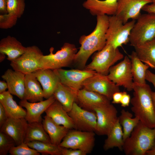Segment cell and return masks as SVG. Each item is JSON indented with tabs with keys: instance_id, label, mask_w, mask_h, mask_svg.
<instances>
[{
	"instance_id": "f35d334b",
	"label": "cell",
	"mask_w": 155,
	"mask_h": 155,
	"mask_svg": "<svg viewBox=\"0 0 155 155\" xmlns=\"http://www.w3.org/2000/svg\"><path fill=\"white\" fill-rule=\"evenodd\" d=\"M131 97L130 95L126 92H123L120 104L121 106L126 107L129 106L131 101Z\"/></svg>"
},
{
	"instance_id": "2e32d148",
	"label": "cell",
	"mask_w": 155,
	"mask_h": 155,
	"mask_svg": "<svg viewBox=\"0 0 155 155\" xmlns=\"http://www.w3.org/2000/svg\"><path fill=\"white\" fill-rule=\"evenodd\" d=\"M28 124L25 118H8L0 127V131L11 137L17 146L24 142Z\"/></svg>"
},
{
	"instance_id": "83f0119b",
	"label": "cell",
	"mask_w": 155,
	"mask_h": 155,
	"mask_svg": "<svg viewBox=\"0 0 155 155\" xmlns=\"http://www.w3.org/2000/svg\"><path fill=\"white\" fill-rule=\"evenodd\" d=\"M134 48L139 59L149 67L155 69V38Z\"/></svg>"
},
{
	"instance_id": "cb8c5ba5",
	"label": "cell",
	"mask_w": 155,
	"mask_h": 155,
	"mask_svg": "<svg viewBox=\"0 0 155 155\" xmlns=\"http://www.w3.org/2000/svg\"><path fill=\"white\" fill-rule=\"evenodd\" d=\"M26 47L24 46L15 37L10 36L2 39L0 41V53L7 55V59L10 61L23 54Z\"/></svg>"
},
{
	"instance_id": "681fc988",
	"label": "cell",
	"mask_w": 155,
	"mask_h": 155,
	"mask_svg": "<svg viewBox=\"0 0 155 155\" xmlns=\"http://www.w3.org/2000/svg\"><path fill=\"white\" fill-rule=\"evenodd\" d=\"M150 0L152 4L155 5V0Z\"/></svg>"
},
{
	"instance_id": "44dd1931",
	"label": "cell",
	"mask_w": 155,
	"mask_h": 155,
	"mask_svg": "<svg viewBox=\"0 0 155 155\" xmlns=\"http://www.w3.org/2000/svg\"><path fill=\"white\" fill-rule=\"evenodd\" d=\"M118 0H86L83 7L93 16L115 15Z\"/></svg>"
},
{
	"instance_id": "4fadbf2b",
	"label": "cell",
	"mask_w": 155,
	"mask_h": 155,
	"mask_svg": "<svg viewBox=\"0 0 155 155\" xmlns=\"http://www.w3.org/2000/svg\"><path fill=\"white\" fill-rule=\"evenodd\" d=\"M53 70L58 76L60 82L69 88L77 94L78 91L82 88L83 82L96 72L95 71L85 69L66 70L61 68Z\"/></svg>"
},
{
	"instance_id": "9c48e42d",
	"label": "cell",
	"mask_w": 155,
	"mask_h": 155,
	"mask_svg": "<svg viewBox=\"0 0 155 155\" xmlns=\"http://www.w3.org/2000/svg\"><path fill=\"white\" fill-rule=\"evenodd\" d=\"M43 55L38 46L33 45L27 47L23 54L11 61L10 65L13 70L25 74L32 73L41 69L40 59Z\"/></svg>"
},
{
	"instance_id": "277c9868",
	"label": "cell",
	"mask_w": 155,
	"mask_h": 155,
	"mask_svg": "<svg viewBox=\"0 0 155 155\" xmlns=\"http://www.w3.org/2000/svg\"><path fill=\"white\" fill-rule=\"evenodd\" d=\"M124 57L118 48L106 44L102 49L94 54L92 61L86 65L85 69L107 75L110 68Z\"/></svg>"
},
{
	"instance_id": "484cf974",
	"label": "cell",
	"mask_w": 155,
	"mask_h": 155,
	"mask_svg": "<svg viewBox=\"0 0 155 155\" xmlns=\"http://www.w3.org/2000/svg\"><path fill=\"white\" fill-rule=\"evenodd\" d=\"M0 103L4 107L8 118H25L26 111L17 103L8 91L0 94Z\"/></svg>"
},
{
	"instance_id": "836d02e7",
	"label": "cell",
	"mask_w": 155,
	"mask_h": 155,
	"mask_svg": "<svg viewBox=\"0 0 155 155\" xmlns=\"http://www.w3.org/2000/svg\"><path fill=\"white\" fill-rule=\"evenodd\" d=\"M25 8L24 0H7L8 13L14 15L19 18L24 13Z\"/></svg>"
},
{
	"instance_id": "e575fe53",
	"label": "cell",
	"mask_w": 155,
	"mask_h": 155,
	"mask_svg": "<svg viewBox=\"0 0 155 155\" xmlns=\"http://www.w3.org/2000/svg\"><path fill=\"white\" fill-rule=\"evenodd\" d=\"M14 140L7 134L0 131V155H7L10 149L16 146Z\"/></svg>"
},
{
	"instance_id": "1f68e13d",
	"label": "cell",
	"mask_w": 155,
	"mask_h": 155,
	"mask_svg": "<svg viewBox=\"0 0 155 155\" xmlns=\"http://www.w3.org/2000/svg\"><path fill=\"white\" fill-rule=\"evenodd\" d=\"M131 113L124 109L121 111L118 121L123 128V140L124 141L130 135L132 131L140 121L139 118L135 117L132 118Z\"/></svg>"
},
{
	"instance_id": "74e56055",
	"label": "cell",
	"mask_w": 155,
	"mask_h": 155,
	"mask_svg": "<svg viewBox=\"0 0 155 155\" xmlns=\"http://www.w3.org/2000/svg\"><path fill=\"white\" fill-rule=\"evenodd\" d=\"M86 154L80 150L63 148L62 155H86Z\"/></svg>"
},
{
	"instance_id": "8fae6325",
	"label": "cell",
	"mask_w": 155,
	"mask_h": 155,
	"mask_svg": "<svg viewBox=\"0 0 155 155\" xmlns=\"http://www.w3.org/2000/svg\"><path fill=\"white\" fill-rule=\"evenodd\" d=\"M97 120L95 133L98 135H107L118 119V112L111 103L97 107L93 110Z\"/></svg>"
},
{
	"instance_id": "5bb4252c",
	"label": "cell",
	"mask_w": 155,
	"mask_h": 155,
	"mask_svg": "<svg viewBox=\"0 0 155 155\" xmlns=\"http://www.w3.org/2000/svg\"><path fill=\"white\" fill-rule=\"evenodd\" d=\"M68 114L73 123L74 129L95 132L97 118L94 112L82 108L75 102Z\"/></svg>"
},
{
	"instance_id": "ba28073f",
	"label": "cell",
	"mask_w": 155,
	"mask_h": 155,
	"mask_svg": "<svg viewBox=\"0 0 155 155\" xmlns=\"http://www.w3.org/2000/svg\"><path fill=\"white\" fill-rule=\"evenodd\" d=\"M95 133L94 132L70 129L59 145L62 147L80 150L87 154L93 149Z\"/></svg>"
},
{
	"instance_id": "d6a6232c",
	"label": "cell",
	"mask_w": 155,
	"mask_h": 155,
	"mask_svg": "<svg viewBox=\"0 0 155 155\" xmlns=\"http://www.w3.org/2000/svg\"><path fill=\"white\" fill-rule=\"evenodd\" d=\"M27 144L30 148L43 155H62L64 148L51 143L39 141H32Z\"/></svg>"
},
{
	"instance_id": "4316f807",
	"label": "cell",
	"mask_w": 155,
	"mask_h": 155,
	"mask_svg": "<svg viewBox=\"0 0 155 155\" xmlns=\"http://www.w3.org/2000/svg\"><path fill=\"white\" fill-rule=\"evenodd\" d=\"M56 100L62 105L68 113L76 102L77 94L69 88L60 82L59 83L53 94Z\"/></svg>"
},
{
	"instance_id": "7a4b0ae2",
	"label": "cell",
	"mask_w": 155,
	"mask_h": 155,
	"mask_svg": "<svg viewBox=\"0 0 155 155\" xmlns=\"http://www.w3.org/2000/svg\"><path fill=\"white\" fill-rule=\"evenodd\" d=\"M133 96L130 102L132 111L135 117L147 126L155 128V112L152 97V90L146 83L139 84L133 82Z\"/></svg>"
},
{
	"instance_id": "6da1fadb",
	"label": "cell",
	"mask_w": 155,
	"mask_h": 155,
	"mask_svg": "<svg viewBox=\"0 0 155 155\" xmlns=\"http://www.w3.org/2000/svg\"><path fill=\"white\" fill-rule=\"evenodd\" d=\"M97 23L94 30L88 35L81 36L79 39L81 46L74 57L73 63L78 69H85L90 56L100 51L106 43V34L108 26V16H97Z\"/></svg>"
},
{
	"instance_id": "ab89813d",
	"label": "cell",
	"mask_w": 155,
	"mask_h": 155,
	"mask_svg": "<svg viewBox=\"0 0 155 155\" xmlns=\"http://www.w3.org/2000/svg\"><path fill=\"white\" fill-rule=\"evenodd\" d=\"M8 117L5 109L2 104L0 103V127L6 121Z\"/></svg>"
},
{
	"instance_id": "60d3db41",
	"label": "cell",
	"mask_w": 155,
	"mask_h": 155,
	"mask_svg": "<svg viewBox=\"0 0 155 155\" xmlns=\"http://www.w3.org/2000/svg\"><path fill=\"white\" fill-rule=\"evenodd\" d=\"M146 80L152 83L155 89V74L148 69L146 75Z\"/></svg>"
},
{
	"instance_id": "bcb514c9",
	"label": "cell",
	"mask_w": 155,
	"mask_h": 155,
	"mask_svg": "<svg viewBox=\"0 0 155 155\" xmlns=\"http://www.w3.org/2000/svg\"><path fill=\"white\" fill-rule=\"evenodd\" d=\"M147 155H155V144L146 153Z\"/></svg>"
},
{
	"instance_id": "7dc6e473",
	"label": "cell",
	"mask_w": 155,
	"mask_h": 155,
	"mask_svg": "<svg viewBox=\"0 0 155 155\" xmlns=\"http://www.w3.org/2000/svg\"><path fill=\"white\" fill-rule=\"evenodd\" d=\"M152 97L154 109L155 112V92H154L152 91Z\"/></svg>"
},
{
	"instance_id": "b9f144b4",
	"label": "cell",
	"mask_w": 155,
	"mask_h": 155,
	"mask_svg": "<svg viewBox=\"0 0 155 155\" xmlns=\"http://www.w3.org/2000/svg\"><path fill=\"white\" fill-rule=\"evenodd\" d=\"M123 92H118L114 93L112 97V103L113 104L120 103L121 99Z\"/></svg>"
},
{
	"instance_id": "d6986e66",
	"label": "cell",
	"mask_w": 155,
	"mask_h": 155,
	"mask_svg": "<svg viewBox=\"0 0 155 155\" xmlns=\"http://www.w3.org/2000/svg\"><path fill=\"white\" fill-rule=\"evenodd\" d=\"M33 73L42 86L44 98L47 99L53 95L60 82L54 71L50 69H41Z\"/></svg>"
},
{
	"instance_id": "7c38bea8",
	"label": "cell",
	"mask_w": 155,
	"mask_h": 155,
	"mask_svg": "<svg viewBox=\"0 0 155 155\" xmlns=\"http://www.w3.org/2000/svg\"><path fill=\"white\" fill-rule=\"evenodd\" d=\"M107 75L117 86H122L129 91L133 90V82L129 57L125 56L121 62L111 67Z\"/></svg>"
},
{
	"instance_id": "ac0fdd59",
	"label": "cell",
	"mask_w": 155,
	"mask_h": 155,
	"mask_svg": "<svg viewBox=\"0 0 155 155\" xmlns=\"http://www.w3.org/2000/svg\"><path fill=\"white\" fill-rule=\"evenodd\" d=\"M55 100L53 95L45 100L37 102H31L25 99L21 100L19 104L26 109L25 119L28 123H32L42 121L41 115Z\"/></svg>"
},
{
	"instance_id": "4dcf8cb0",
	"label": "cell",
	"mask_w": 155,
	"mask_h": 155,
	"mask_svg": "<svg viewBox=\"0 0 155 155\" xmlns=\"http://www.w3.org/2000/svg\"><path fill=\"white\" fill-rule=\"evenodd\" d=\"M129 58L133 82L141 84L146 83V73L149 67L139 59L135 51H132Z\"/></svg>"
},
{
	"instance_id": "c3c4849f",
	"label": "cell",
	"mask_w": 155,
	"mask_h": 155,
	"mask_svg": "<svg viewBox=\"0 0 155 155\" xmlns=\"http://www.w3.org/2000/svg\"><path fill=\"white\" fill-rule=\"evenodd\" d=\"M5 55L3 53H0V62H2L5 58Z\"/></svg>"
},
{
	"instance_id": "ee69618b",
	"label": "cell",
	"mask_w": 155,
	"mask_h": 155,
	"mask_svg": "<svg viewBox=\"0 0 155 155\" xmlns=\"http://www.w3.org/2000/svg\"><path fill=\"white\" fill-rule=\"evenodd\" d=\"M142 10L148 13H155V5L152 3L147 4L143 7Z\"/></svg>"
},
{
	"instance_id": "8992f818",
	"label": "cell",
	"mask_w": 155,
	"mask_h": 155,
	"mask_svg": "<svg viewBox=\"0 0 155 155\" xmlns=\"http://www.w3.org/2000/svg\"><path fill=\"white\" fill-rule=\"evenodd\" d=\"M136 22L132 20L125 24L115 15L108 16V26L106 34V43L115 48L129 42L131 30Z\"/></svg>"
},
{
	"instance_id": "e0dca14e",
	"label": "cell",
	"mask_w": 155,
	"mask_h": 155,
	"mask_svg": "<svg viewBox=\"0 0 155 155\" xmlns=\"http://www.w3.org/2000/svg\"><path fill=\"white\" fill-rule=\"evenodd\" d=\"M76 102L82 108L93 111L97 107L111 103L110 100L105 96L84 88L78 92Z\"/></svg>"
},
{
	"instance_id": "f546056e",
	"label": "cell",
	"mask_w": 155,
	"mask_h": 155,
	"mask_svg": "<svg viewBox=\"0 0 155 155\" xmlns=\"http://www.w3.org/2000/svg\"><path fill=\"white\" fill-rule=\"evenodd\" d=\"M103 148L105 151L114 147L118 148L123 151L124 144L123 132L122 126L118 120L107 135Z\"/></svg>"
},
{
	"instance_id": "7402d4cb",
	"label": "cell",
	"mask_w": 155,
	"mask_h": 155,
	"mask_svg": "<svg viewBox=\"0 0 155 155\" xmlns=\"http://www.w3.org/2000/svg\"><path fill=\"white\" fill-rule=\"evenodd\" d=\"M46 115L55 123L62 125L69 129H74L73 123L68 113L57 100L53 102L45 111Z\"/></svg>"
},
{
	"instance_id": "d4e9b609",
	"label": "cell",
	"mask_w": 155,
	"mask_h": 155,
	"mask_svg": "<svg viewBox=\"0 0 155 155\" xmlns=\"http://www.w3.org/2000/svg\"><path fill=\"white\" fill-rule=\"evenodd\" d=\"M42 123L51 143L55 145H59L70 130L63 126L56 124L46 115L44 117Z\"/></svg>"
},
{
	"instance_id": "f1b7e54d",
	"label": "cell",
	"mask_w": 155,
	"mask_h": 155,
	"mask_svg": "<svg viewBox=\"0 0 155 155\" xmlns=\"http://www.w3.org/2000/svg\"><path fill=\"white\" fill-rule=\"evenodd\" d=\"M42 121L28 123L24 142L27 143L36 141L51 143L48 135L44 128Z\"/></svg>"
},
{
	"instance_id": "8d00e7d4",
	"label": "cell",
	"mask_w": 155,
	"mask_h": 155,
	"mask_svg": "<svg viewBox=\"0 0 155 155\" xmlns=\"http://www.w3.org/2000/svg\"><path fill=\"white\" fill-rule=\"evenodd\" d=\"M18 18L14 15L8 13L0 15V28L2 29H7L15 25Z\"/></svg>"
},
{
	"instance_id": "7bdbcfd3",
	"label": "cell",
	"mask_w": 155,
	"mask_h": 155,
	"mask_svg": "<svg viewBox=\"0 0 155 155\" xmlns=\"http://www.w3.org/2000/svg\"><path fill=\"white\" fill-rule=\"evenodd\" d=\"M7 0H0V13L2 14L8 13L7 9Z\"/></svg>"
},
{
	"instance_id": "d590c367",
	"label": "cell",
	"mask_w": 155,
	"mask_h": 155,
	"mask_svg": "<svg viewBox=\"0 0 155 155\" xmlns=\"http://www.w3.org/2000/svg\"><path fill=\"white\" fill-rule=\"evenodd\" d=\"M12 155H40L37 150L29 147L24 142L12 147L9 152Z\"/></svg>"
},
{
	"instance_id": "52a82bcc",
	"label": "cell",
	"mask_w": 155,
	"mask_h": 155,
	"mask_svg": "<svg viewBox=\"0 0 155 155\" xmlns=\"http://www.w3.org/2000/svg\"><path fill=\"white\" fill-rule=\"evenodd\" d=\"M129 37V42L134 47L155 38V13L141 15L137 20Z\"/></svg>"
},
{
	"instance_id": "5b68a950",
	"label": "cell",
	"mask_w": 155,
	"mask_h": 155,
	"mask_svg": "<svg viewBox=\"0 0 155 155\" xmlns=\"http://www.w3.org/2000/svg\"><path fill=\"white\" fill-rule=\"evenodd\" d=\"M54 48L51 47L50 53L43 55L40 59L41 69H48L53 70L67 67L73 64L77 48L73 44L68 42L64 44L61 49L53 53Z\"/></svg>"
},
{
	"instance_id": "ffe728a7",
	"label": "cell",
	"mask_w": 155,
	"mask_h": 155,
	"mask_svg": "<svg viewBox=\"0 0 155 155\" xmlns=\"http://www.w3.org/2000/svg\"><path fill=\"white\" fill-rule=\"evenodd\" d=\"M24 73L11 69H8L1 76L7 83L8 91L21 100L23 99L25 93Z\"/></svg>"
},
{
	"instance_id": "9a60e30c",
	"label": "cell",
	"mask_w": 155,
	"mask_h": 155,
	"mask_svg": "<svg viewBox=\"0 0 155 155\" xmlns=\"http://www.w3.org/2000/svg\"><path fill=\"white\" fill-rule=\"evenodd\" d=\"M152 3L150 0H118L115 14L124 24L129 19L137 20L141 16L143 7Z\"/></svg>"
},
{
	"instance_id": "f6af8a7d",
	"label": "cell",
	"mask_w": 155,
	"mask_h": 155,
	"mask_svg": "<svg viewBox=\"0 0 155 155\" xmlns=\"http://www.w3.org/2000/svg\"><path fill=\"white\" fill-rule=\"evenodd\" d=\"M8 85L7 82L4 80L0 81V94L4 92L8 89Z\"/></svg>"
},
{
	"instance_id": "3957f363",
	"label": "cell",
	"mask_w": 155,
	"mask_h": 155,
	"mask_svg": "<svg viewBox=\"0 0 155 155\" xmlns=\"http://www.w3.org/2000/svg\"><path fill=\"white\" fill-rule=\"evenodd\" d=\"M155 144V128H152L140 121L124 142L123 151L126 155H145Z\"/></svg>"
},
{
	"instance_id": "30bf717a",
	"label": "cell",
	"mask_w": 155,
	"mask_h": 155,
	"mask_svg": "<svg viewBox=\"0 0 155 155\" xmlns=\"http://www.w3.org/2000/svg\"><path fill=\"white\" fill-rule=\"evenodd\" d=\"M82 88L95 92L112 100L113 94L120 91L119 86L111 80L107 75L96 72L85 80L82 84Z\"/></svg>"
},
{
	"instance_id": "603a6c76",
	"label": "cell",
	"mask_w": 155,
	"mask_h": 155,
	"mask_svg": "<svg viewBox=\"0 0 155 155\" xmlns=\"http://www.w3.org/2000/svg\"><path fill=\"white\" fill-rule=\"evenodd\" d=\"M25 85L23 99L31 102L43 100L44 97L42 89L33 73L25 74Z\"/></svg>"
}]
</instances>
